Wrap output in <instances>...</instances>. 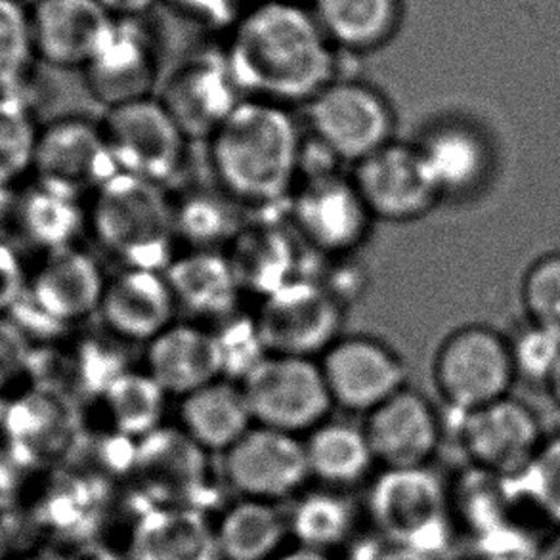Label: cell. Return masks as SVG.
Returning <instances> with one entry per match:
<instances>
[{
	"mask_svg": "<svg viewBox=\"0 0 560 560\" xmlns=\"http://www.w3.org/2000/svg\"><path fill=\"white\" fill-rule=\"evenodd\" d=\"M345 311L322 281L299 276L262 296L253 318L268 354L318 360L341 339Z\"/></svg>",
	"mask_w": 560,
	"mask_h": 560,
	"instance_id": "8",
	"label": "cell"
},
{
	"mask_svg": "<svg viewBox=\"0 0 560 560\" xmlns=\"http://www.w3.org/2000/svg\"><path fill=\"white\" fill-rule=\"evenodd\" d=\"M38 127L35 112L22 92L0 94V184L15 188L33 175L37 153Z\"/></svg>",
	"mask_w": 560,
	"mask_h": 560,
	"instance_id": "34",
	"label": "cell"
},
{
	"mask_svg": "<svg viewBox=\"0 0 560 560\" xmlns=\"http://www.w3.org/2000/svg\"><path fill=\"white\" fill-rule=\"evenodd\" d=\"M534 549L521 546L518 541H493L486 547L480 560H534Z\"/></svg>",
	"mask_w": 560,
	"mask_h": 560,
	"instance_id": "45",
	"label": "cell"
},
{
	"mask_svg": "<svg viewBox=\"0 0 560 560\" xmlns=\"http://www.w3.org/2000/svg\"><path fill=\"white\" fill-rule=\"evenodd\" d=\"M335 408L364 413L408 386V365L370 335H342L318 358Z\"/></svg>",
	"mask_w": 560,
	"mask_h": 560,
	"instance_id": "14",
	"label": "cell"
},
{
	"mask_svg": "<svg viewBox=\"0 0 560 560\" xmlns=\"http://www.w3.org/2000/svg\"><path fill=\"white\" fill-rule=\"evenodd\" d=\"M178 311L201 319H220L235 314L243 291L234 268L222 250L188 249L165 268Z\"/></svg>",
	"mask_w": 560,
	"mask_h": 560,
	"instance_id": "24",
	"label": "cell"
},
{
	"mask_svg": "<svg viewBox=\"0 0 560 560\" xmlns=\"http://www.w3.org/2000/svg\"><path fill=\"white\" fill-rule=\"evenodd\" d=\"M222 560H273L288 547V515L270 501L240 498L214 523Z\"/></svg>",
	"mask_w": 560,
	"mask_h": 560,
	"instance_id": "29",
	"label": "cell"
},
{
	"mask_svg": "<svg viewBox=\"0 0 560 560\" xmlns=\"http://www.w3.org/2000/svg\"><path fill=\"white\" fill-rule=\"evenodd\" d=\"M220 327H212L219 345L220 370L222 377L242 383L262 358L268 357L265 342L260 339L255 318H240L232 314L220 319Z\"/></svg>",
	"mask_w": 560,
	"mask_h": 560,
	"instance_id": "39",
	"label": "cell"
},
{
	"mask_svg": "<svg viewBox=\"0 0 560 560\" xmlns=\"http://www.w3.org/2000/svg\"><path fill=\"white\" fill-rule=\"evenodd\" d=\"M546 388L549 396H551V400L555 401V406L560 409V362L551 378L547 381Z\"/></svg>",
	"mask_w": 560,
	"mask_h": 560,
	"instance_id": "49",
	"label": "cell"
},
{
	"mask_svg": "<svg viewBox=\"0 0 560 560\" xmlns=\"http://www.w3.org/2000/svg\"><path fill=\"white\" fill-rule=\"evenodd\" d=\"M224 478L242 498L285 500L311 478L303 436L253 424L224 452Z\"/></svg>",
	"mask_w": 560,
	"mask_h": 560,
	"instance_id": "16",
	"label": "cell"
},
{
	"mask_svg": "<svg viewBox=\"0 0 560 560\" xmlns=\"http://www.w3.org/2000/svg\"><path fill=\"white\" fill-rule=\"evenodd\" d=\"M144 370L168 398L178 400L222 377L212 327L175 322L145 345Z\"/></svg>",
	"mask_w": 560,
	"mask_h": 560,
	"instance_id": "23",
	"label": "cell"
},
{
	"mask_svg": "<svg viewBox=\"0 0 560 560\" xmlns=\"http://www.w3.org/2000/svg\"><path fill=\"white\" fill-rule=\"evenodd\" d=\"M235 203L230 197L191 194L175 203L176 237L188 242L189 249L219 250L232 242L242 224L235 220Z\"/></svg>",
	"mask_w": 560,
	"mask_h": 560,
	"instance_id": "35",
	"label": "cell"
},
{
	"mask_svg": "<svg viewBox=\"0 0 560 560\" xmlns=\"http://www.w3.org/2000/svg\"><path fill=\"white\" fill-rule=\"evenodd\" d=\"M457 431L470 467L503 478L521 477L546 440L536 411L511 396L457 416Z\"/></svg>",
	"mask_w": 560,
	"mask_h": 560,
	"instance_id": "15",
	"label": "cell"
},
{
	"mask_svg": "<svg viewBox=\"0 0 560 560\" xmlns=\"http://www.w3.org/2000/svg\"><path fill=\"white\" fill-rule=\"evenodd\" d=\"M299 2H306V4H312V2H314V0H299Z\"/></svg>",
	"mask_w": 560,
	"mask_h": 560,
	"instance_id": "50",
	"label": "cell"
},
{
	"mask_svg": "<svg viewBox=\"0 0 560 560\" xmlns=\"http://www.w3.org/2000/svg\"><path fill=\"white\" fill-rule=\"evenodd\" d=\"M432 378L455 416L505 398L516 381L508 337L480 324L455 329L436 350Z\"/></svg>",
	"mask_w": 560,
	"mask_h": 560,
	"instance_id": "5",
	"label": "cell"
},
{
	"mask_svg": "<svg viewBox=\"0 0 560 560\" xmlns=\"http://www.w3.org/2000/svg\"><path fill=\"white\" fill-rule=\"evenodd\" d=\"M27 291V276H23L18 260L0 245V308L20 299Z\"/></svg>",
	"mask_w": 560,
	"mask_h": 560,
	"instance_id": "42",
	"label": "cell"
},
{
	"mask_svg": "<svg viewBox=\"0 0 560 560\" xmlns=\"http://www.w3.org/2000/svg\"><path fill=\"white\" fill-rule=\"evenodd\" d=\"M33 61L37 56L31 35L30 4L0 0V94L22 91Z\"/></svg>",
	"mask_w": 560,
	"mask_h": 560,
	"instance_id": "36",
	"label": "cell"
},
{
	"mask_svg": "<svg viewBox=\"0 0 560 560\" xmlns=\"http://www.w3.org/2000/svg\"><path fill=\"white\" fill-rule=\"evenodd\" d=\"M416 144L444 199L469 196L490 175V145L470 125L462 121L432 125Z\"/></svg>",
	"mask_w": 560,
	"mask_h": 560,
	"instance_id": "26",
	"label": "cell"
},
{
	"mask_svg": "<svg viewBox=\"0 0 560 560\" xmlns=\"http://www.w3.org/2000/svg\"><path fill=\"white\" fill-rule=\"evenodd\" d=\"M167 276L150 268H122L107 278L98 316L109 334L129 342L153 341L176 322Z\"/></svg>",
	"mask_w": 560,
	"mask_h": 560,
	"instance_id": "21",
	"label": "cell"
},
{
	"mask_svg": "<svg viewBox=\"0 0 560 560\" xmlns=\"http://www.w3.org/2000/svg\"><path fill=\"white\" fill-rule=\"evenodd\" d=\"M222 50L243 96L278 106H306L342 77L345 54L299 0H245Z\"/></svg>",
	"mask_w": 560,
	"mask_h": 560,
	"instance_id": "1",
	"label": "cell"
},
{
	"mask_svg": "<svg viewBox=\"0 0 560 560\" xmlns=\"http://www.w3.org/2000/svg\"><path fill=\"white\" fill-rule=\"evenodd\" d=\"M311 7L329 43L350 58L390 45L406 15L404 0H314Z\"/></svg>",
	"mask_w": 560,
	"mask_h": 560,
	"instance_id": "27",
	"label": "cell"
},
{
	"mask_svg": "<svg viewBox=\"0 0 560 560\" xmlns=\"http://www.w3.org/2000/svg\"><path fill=\"white\" fill-rule=\"evenodd\" d=\"M30 18L37 60L81 71L114 22L100 0H33Z\"/></svg>",
	"mask_w": 560,
	"mask_h": 560,
	"instance_id": "20",
	"label": "cell"
},
{
	"mask_svg": "<svg viewBox=\"0 0 560 560\" xmlns=\"http://www.w3.org/2000/svg\"><path fill=\"white\" fill-rule=\"evenodd\" d=\"M100 125L122 175L165 188L186 167L188 137L158 96L109 107Z\"/></svg>",
	"mask_w": 560,
	"mask_h": 560,
	"instance_id": "9",
	"label": "cell"
},
{
	"mask_svg": "<svg viewBox=\"0 0 560 560\" xmlns=\"http://www.w3.org/2000/svg\"><path fill=\"white\" fill-rule=\"evenodd\" d=\"M158 98L189 142H207L245 96L230 71L224 50L219 48L201 50L184 60L165 81Z\"/></svg>",
	"mask_w": 560,
	"mask_h": 560,
	"instance_id": "17",
	"label": "cell"
},
{
	"mask_svg": "<svg viewBox=\"0 0 560 560\" xmlns=\"http://www.w3.org/2000/svg\"><path fill=\"white\" fill-rule=\"evenodd\" d=\"M511 480L526 508L560 528V432L546 436L523 475Z\"/></svg>",
	"mask_w": 560,
	"mask_h": 560,
	"instance_id": "37",
	"label": "cell"
},
{
	"mask_svg": "<svg viewBox=\"0 0 560 560\" xmlns=\"http://www.w3.org/2000/svg\"><path fill=\"white\" fill-rule=\"evenodd\" d=\"M226 257L243 293L258 299L301 276L293 235L266 220L240 228L228 243Z\"/></svg>",
	"mask_w": 560,
	"mask_h": 560,
	"instance_id": "25",
	"label": "cell"
},
{
	"mask_svg": "<svg viewBox=\"0 0 560 560\" xmlns=\"http://www.w3.org/2000/svg\"><path fill=\"white\" fill-rule=\"evenodd\" d=\"M289 534L295 546L312 551L334 553L352 538L357 526V511L342 490L322 486L303 492L288 515Z\"/></svg>",
	"mask_w": 560,
	"mask_h": 560,
	"instance_id": "32",
	"label": "cell"
},
{
	"mask_svg": "<svg viewBox=\"0 0 560 560\" xmlns=\"http://www.w3.org/2000/svg\"><path fill=\"white\" fill-rule=\"evenodd\" d=\"M207 144L220 191L235 205L262 212L289 203L303 148L289 107L245 98Z\"/></svg>",
	"mask_w": 560,
	"mask_h": 560,
	"instance_id": "2",
	"label": "cell"
},
{
	"mask_svg": "<svg viewBox=\"0 0 560 560\" xmlns=\"http://www.w3.org/2000/svg\"><path fill=\"white\" fill-rule=\"evenodd\" d=\"M288 212L293 234L326 258L354 255L372 230V212L352 178L341 173L301 180Z\"/></svg>",
	"mask_w": 560,
	"mask_h": 560,
	"instance_id": "10",
	"label": "cell"
},
{
	"mask_svg": "<svg viewBox=\"0 0 560 560\" xmlns=\"http://www.w3.org/2000/svg\"><path fill=\"white\" fill-rule=\"evenodd\" d=\"M516 378L546 388L560 362V337L534 324H524L518 334L509 337Z\"/></svg>",
	"mask_w": 560,
	"mask_h": 560,
	"instance_id": "40",
	"label": "cell"
},
{
	"mask_svg": "<svg viewBox=\"0 0 560 560\" xmlns=\"http://www.w3.org/2000/svg\"><path fill=\"white\" fill-rule=\"evenodd\" d=\"M240 385L255 424L295 436L314 431L335 408L314 358L268 354Z\"/></svg>",
	"mask_w": 560,
	"mask_h": 560,
	"instance_id": "7",
	"label": "cell"
},
{
	"mask_svg": "<svg viewBox=\"0 0 560 560\" xmlns=\"http://www.w3.org/2000/svg\"><path fill=\"white\" fill-rule=\"evenodd\" d=\"M534 560H560V528H555L551 536L539 541L534 551Z\"/></svg>",
	"mask_w": 560,
	"mask_h": 560,
	"instance_id": "47",
	"label": "cell"
},
{
	"mask_svg": "<svg viewBox=\"0 0 560 560\" xmlns=\"http://www.w3.org/2000/svg\"><path fill=\"white\" fill-rule=\"evenodd\" d=\"M273 560H337L334 553H322V551H312L306 547H288L283 553L278 555Z\"/></svg>",
	"mask_w": 560,
	"mask_h": 560,
	"instance_id": "48",
	"label": "cell"
},
{
	"mask_svg": "<svg viewBox=\"0 0 560 560\" xmlns=\"http://www.w3.org/2000/svg\"><path fill=\"white\" fill-rule=\"evenodd\" d=\"M189 22L212 30L228 31L240 14L245 0H161Z\"/></svg>",
	"mask_w": 560,
	"mask_h": 560,
	"instance_id": "41",
	"label": "cell"
},
{
	"mask_svg": "<svg viewBox=\"0 0 560 560\" xmlns=\"http://www.w3.org/2000/svg\"><path fill=\"white\" fill-rule=\"evenodd\" d=\"M14 226L31 245L50 253L77 245L79 234L89 228V212L81 199L35 183L18 196Z\"/></svg>",
	"mask_w": 560,
	"mask_h": 560,
	"instance_id": "31",
	"label": "cell"
},
{
	"mask_svg": "<svg viewBox=\"0 0 560 560\" xmlns=\"http://www.w3.org/2000/svg\"><path fill=\"white\" fill-rule=\"evenodd\" d=\"M368 513L378 538L432 559L452 538V492L429 465L381 470L370 486Z\"/></svg>",
	"mask_w": 560,
	"mask_h": 560,
	"instance_id": "4",
	"label": "cell"
},
{
	"mask_svg": "<svg viewBox=\"0 0 560 560\" xmlns=\"http://www.w3.org/2000/svg\"><path fill=\"white\" fill-rule=\"evenodd\" d=\"M180 431L203 452L224 454L255 424L242 385L220 377L180 398Z\"/></svg>",
	"mask_w": 560,
	"mask_h": 560,
	"instance_id": "28",
	"label": "cell"
},
{
	"mask_svg": "<svg viewBox=\"0 0 560 560\" xmlns=\"http://www.w3.org/2000/svg\"><path fill=\"white\" fill-rule=\"evenodd\" d=\"M304 107L312 137L341 163L357 165L396 140L390 102L377 86L358 77L335 79Z\"/></svg>",
	"mask_w": 560,
	"mask_h": 560,
	"instance_id": "6",
	"label": "cell"
},
{
	"mask_svg": "<svg viewBox=\"0 0 560 560\" xmlns=\"http://www.w3.org/2000/svg\"><path fill=\"white\" fill-rule=\"evenodd\" d=\"M117 173L100 121L68 115L40 127L33 163L40 186L84 201Z\"/></svg>",
	"mask_w": 560,
	"mask_h": 560,
	"instance_id": "12",
	"label": "cell"
},
{
	"mask_svg": "<svg viewBox=\"0 0 560 560\" xmlns=\"http://www.w3.org/2000/svg\"><path fill=\"white\" fill-rule=\"evenodd\" d=\"M114 18H150L161 0H100Z\"/></svg>",
	"mask_w": 560,
	"mask_h": 560,
	"instance_id": "44",
	"label": "cell"
},
{
	"mask_svg": "<svg viewBox=\"0 0 560 560\" xmlns=\"http://www.w3.org/2000/svg\"><path fill=\"white\" fill-rule=\"evenodd\" d=\"M89 228L122 268L161 270L176 257L175 203L160 184L117 175L91 197Z\"/></svg>",
	"mask_w": 560,
	"mask_h": 560,
	"instance_id": "3",
	"label": "cell"
},
{
	"mask_svg": "<svg viewBox=\"0 0 560 560\" xmlns=\"http://www.w3.org/2000/svg\"><path fill=\"white\" fill-rule=\"evenodd\" d=\"M168 394L145 370H125L106 388L107 416L125 436L145 439L160 431Z\"/></svg>",
	"mask_w": 560,
	"mask_h": 560,
	"instance_id": "33",
	"label": "cell"
},
{
	"mask_svg": "<svg viewBox=\"0 0 560 560\" xmlns=\"http://www.w3.org/2000/svg\"><path fill=\"white\" fill-rule=\"evenodd\" d=\"M150 18H114L83 69L92 98L106 109L152 98L160 89L161 56Z\"/></svg>",
	"mask_w": 560,
	"mask_h": 560,
	"instance_id": "11",
	"label": "cell"
},
{
	"mask_svg": "<svg viewBox=\"0 0 560 560\" xmlns=\"http://www.w3.org/2000/svg\"><path fill=\"white\" fill-rule=\"evenodd\" d=\"M129 560H222L214 523L186 503H158L130 530Z\"/></svg>",
	"mask_w": 560,
	"mask_h": 560,
	"instance_id": "22",
	"label": "cell"
},
{
	"mask_svg": "<svg viewBox=\"0 0 560 560\" xmlns=\"http://www.w3.org/2000/svg\"><path fill=\"white\" fill-rule=\"evenodd\" d=\"M303 440L311 478L327 488L342 490L358 485L377 465L364 424L327 419Z\"/></svg>",
	"mask_w": 560,
	"mask_h": 560,
	"instance_id": "30",
	"label": "cell"
},
{
	"mask_svg": "<svg viewBox=\"0 0 560 560\" xmlns=\"http://www.w3.org/2000/svg\"><path fill=\"white\" fill-rule=\"evenodd\" d=\"M350 178L373 220L413 222L444 199L416 142L393 140L352 165Z\"/></svg>",
	"mask_w": 560,
	"mask_h": 560,
	"instance_id": "13",
	"label": "cell"
},
{
	"mask_svg": "<svg viewBox=\"0 0 560 560\" xmlns=\"http://www.w3.org/2000/svg\"><path fill=\"white\" fill-rule=\"evenodd\" d=\"M521 296L526 322L560 337V250L547 253L528 266Z\"/></svg>",
	"mask_w": 560,
	"mask_h": 560,
	"instance_id": "38",
	"label": "cell"
},
{
	"mask_svg": "<svg viewBox=\"0 0 560 560\" xmlns=\"http://www.w3.org/2000/svg\"><path fill=\"white\" fill-rule=\"evenodd\" d=\"M106 283V273L91 253L73 245L43 253L25 293L46 319L73 326L98 314Z\"/></svg>",
	"mask_w": 560,
	"mask_h": 560,
	"instance_id": "19",
	"label": "cell"
},
{
	"mask_svg": "<svg viewBox=\"0 0 560 560\" xmlns=\"http://www.w3.org/2000/svg\"><path fill=\"white\" fill-rule=\"evenodd\" d=\"M364 431L383 469L424 467L439 452L442 419L424 394L406 386L365 416Z\"/></svg>",
	"mask_w": 560,
	"mask_h": 560,
	"instance_id": "18",
	"label": "cell"
},
{
	"mask_svg": "<svg viewBox=\"0 0 560 560\" xmlns=\"http://www.w3.org/2000/svg\"><path fill=\"white\" fill-rule=\"evenodd\" d=\"M377 544H370L364 551H360L358 560H434L429 555L419 553L408 547L396 546L386 539L378 538Z\"/></svg>",
	"mask_w": 560,
	"mask_h": 560,
	"instance_id": "43",
	"label": "cell"
},
{
	"mask_svg": "<svg viewBox=\"0 0 560 560\" xmlns=\"http://www.w3.org/2000/svg\"><path fill=\"white\" fill-rule=\"evenodd\" d=\"M15 205H18L15 188L0 184V230L8 224H14Z\"/></svg>",
	"mask_w": 560,
	"mask_h": 560,
	"instance_id": "46",
	"label": "cell"
}]
</instances>
